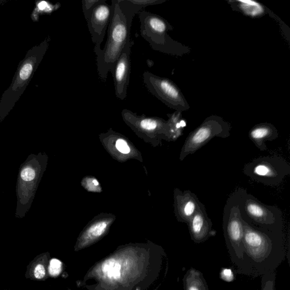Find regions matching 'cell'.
<instances>
[{"label": "cell", "instance_id": "1", "mask_svg": "<svg viewBox=\"0 0 290 290\" xmlns=\"http://www.w3.org/2000/svg\"><path fill=\"white\" fill-rule=\"evenodd\" d=\"M242 221L244 254L240 275L255 278L276 271L287 255L285 233L256 229Z\"/></svg>", "mask_w": 290, "mask_h": 290}, {"label": "cell", "instance_id": "2", "mask_svg": "<svg viewBox=\"0 0 290 290\" xmlns=\"http://www.w3.org/2000/svg\"><path fill=\"white\" fill-rule=\"evenodd\" d=\"M111 6L112 15L105 47L94 49L97 55L99 76L103 81H106L108 74L113 70L124 49L132 41L133 20L136 14L143 10L130 0H113Z\"/></svg>", "mask_w": 290, "mask_h": 290}, {"label": "cell", "instance_id": "3", "mask_svg": "<svg viewBox=\"0 0 290 290\" xmlns=\"http://www.w3.org/2000/svg\"><path fill=\"white\" fill-rule=\"evenodd\" d=\"M243 220L256 229L284 233L282 211L275 206L263 204L247 190L239 188L233 193Z\"/></svg>", "mask_w": 290, "mask_h": 290}, {"label": "cell", "instance_id": "4", "mask_svg": "<svg viewBox=\"0 0 290 290\" xmlns=\"http://www.w3.org/2000/svg\"><path fill=\"white\" fill-rule=\"evenodd\" d=\"M47 38L29 50L20 62L9 89L3 93L0 102V122H2L14 107L32 80L49 46Z\"/></svg>", "mask_w": 290, "mask_h": 290}, {"label": "cell", "instance_id": "5", "mask_svg": "<svg viewBox=\"0 0 290 290\" xmlns=\"http://www.w3.org/2000/svg\"><path fill=\"white\" fill-rule=\"evenodd\" d=\"M47 162V155L40 152L29 155L20 165L16 185V218H24L31 208Z\"/></svg>", "mask_w": 290, "mask_h": 290}, {"label": "cell", "instance_id": "6", "mask_svg": "<svg viewBox=\"0 0 290 290\" xmlns=\"http://www.w3.org/2000/svg\"><path fill=\"white\" fill-rule=\"evenodd\" d=\"M139 16L141 35L154 50L177 56L183 55L190 51L188 47L169 36L168 32L173 28L162 16L145 10L140 11Z\"/></svg>", "mask_w": 290, "mask_h": 290}, {"label": "cell", "instance_id": "7", "mask_svg": "<svg viewBox=\"0 0 290 290\" xmlns=\"http://www.w3.org/2000/svg\"><path fill=\"white\" fill-rule=\"evenodd\" d=\"M222 227L231 262L240 275L244 254V228L239 207L233 194L228 198L223 210Z\"/></svg>", "mask_w": 290, "mask_h": 290}, {"label": "cell", "instance_id": "8", "mask_svg": "<svg viewBox=\"0 0 290 290\" xmlns=\"http://www.w3.org/2000/svg\"><path fill=\"white\" fill-rule=\"evenodd\" d=\"M244 175L258 183L276 186L290 174V165L283 157L269 155L253 160L244 166Z\"/></svg>", "mask_w": 290, "mask_h": 290}, {"label": "cell", "instance_id": "9", "mask_svg": "<svg viewBox=\"0 0 290 290\" xmlns=\"http://www.w3.org/2000/svg\"><path fill=\"white\" fill-rule=\"evenodd\" d=\"M231 130V124L219 116L211 115L207 118L186 138L181 148L180 160L183 161L186 157L194 154L214 138H229Z\"/></svg>", "mask_w": 290, "mask_h": 290}, {"label": "cell", "instance_id": "10", "mask_svg": "<svg viewBox=\"0 0 290 290\" xmlns=\"http://www.w3.org/2000/svg\"><path fill=\"white\" fill-rule=\"evenodd\" d=\"M143 80L148 92L165 105L181 113L190 109V106L181 90L171 80L156 76L149 72H145Z\"/></svg>", "mask_w": 290, "mask_h": 290}, {"label": "cell", "instance_id": "11", "mask_svg": "<svg viewBox=\"0 0 290 290\" xmlns=\"http://www.w3.org/2000/svg\"><path fill=\"white\" fill-rule=\"evenodd\" d=\"M111 15V6L105 0H101L86 19L93 42L95 44L94 49L101 48V44L109 27Z\"/></svg>", "mask_w": 290, "mask_h": 290}, {"label": "cell", "instance_id": "12", "mask_svg": "<svg viewBox=\"0 0 290 290\" xmlns=\"http://www.w3.org/2000/svg\"><path fill=\"white\" fill-rule=\"evenodd\" d=\"M134 44L132 40L126 45L111 72L114 77L116 97L120 100L127 97L131 70V48Z\"/></svg>", "mask_w": 290, "mask_h": 290}, {"label": "cell", "instance_id": "13", "mask_svg": "<svg viewBox=\"0 0 290 290\" xmlns=\"http://www.w3.org/2000/svg\"><path fill=\"white\" fill-rule=\"evenodd\" d=\"M187 225L190 238L194 243L205 242L216 235V231L213 229V223L208 217L205 206L202 203Z\"/></svg>", "mask_w": 290, "mask_h": 290}, {"label": "cell", "instance_id": "14", "mask_svg": "<svg viewBox=\"0 0 290 290\" xmlns=\"http://www.w3.org/2000/svg\"><path fill=\"white\" fill-rule=\"evenodd\" d=\"M175 206L177 221L188 224L202 203L195 193L176 189L175 192Z\"/></svg>", "mask_w": 290, "mask_h": 290}, {"label": "cell", "instance_id": "15", "mask_svg": "<svg viewBox=\"0 0 290 290\" xmlns=\"http://www.w3.org/2000/svg\"><path fill=\"white\" fill-rule=\"evenodd\" d=\"M250 139L260 151L268 150L267 142H272L279 138V132L272 124L263 123L253 127L248 134Z\"/></svg>", "mask_w": 290, "mask_h": 290}, {"label": "cell", "instance_id": "16", "mask_svg": "<svg viewBox=\"0 0 290 290\" xmlns=\"http://www.w3.org/2000/svg\"><path fill=\"white\" fill-rule=\"evenodd\" d=\"M232 9L253 18L262 17L268 10L263 4L253 0H229Z\"/></svg>", "mask_w": 290, "mask_h": 290}, {"label": "cell", "instance_id": "17", "mask_svg": "<svg viewBox=\"0 0 290 290\" xmlns=\"http://www.w3.org/2000/svg\"><path fill=\"white\" fill-rule=\"evenodd\" d=\"M183 281L184 290H209L204 275L193 268L186 271Z\"/></svg>", "mask_w": 290, "mask_h": 290}, {"label": "cell", "instance_id": "18", "mask_svg": "<svg viewBox=\"0 0 290 290\" xmlns=\"http://www.w3.org/2000/svg\"><path fill=\"white\" fill-rule=\"evenodd\" d=\"M169 119L168 123V131L173 139H177L183 134L186 127V122L182 118V113L175 111L172 114L168 115Z\"/></svg>", "mask_w": 290, "mask_h": 290}, {"label": "cell", "instance_id": "19", "mask_svg": "<svg viewBox=\"0 0 290 290\" xmlns=\"http://www.w3.org/2000/svg\"><path fill=\"white\" fill-rule=\"evenodd\" d=\"M121 265L114 259L107 261L102 266V271L110 279H119L121 277Z\"/></svg>", "mask_w": 290, "mask_h": 290}, {"label": "cell", "instance_id": "20", "mask_svg": "<svg viewBox=\"0 0 290 290\" xmlns=\"http://www.w3.org/2000/svg\"><path fill=\"white\" fill-rule=\"evenodd\" d=\"M276 278V271L262 276V290H275Z\"/></svg>", "mask_w": 290, "mask_h": 290}, {"label": "cell", "instance_id": "21", "mask_svg": "<svg viewBox=\"0 0 290 290\" xmlns=\"http://www.w3.org/2000/svg\"><path fill=\"white\" fill-rule=\"evenodd\" d=\"M101 1V0H83L82 2V10L83 12H84L85 19L88 18L91 12Z\"/></svg>", "mask_w": 290, "mask_h": 290}, {"label": "cell", "instance_id": "22", "mask_svg": "<svg viewBox=\"0 0 290 290\" xmlns=\"http://www.w3.org/2000/svg\"><path fill=\"white\" fill-rule=\"evenodd\" d=\"M130 1L143 9L148 6L159 5L166 1V0H130Z\"/></svg>", "mask_w": 290, "mask_h": 290}, {"label": "cell", "instance_id": "23", "mask_svg": "<svg viewBox=\"0 0 290 290\" xmlns=\"http://www.w3.org/2000/svg\"><path fill=\"white\" fill-rule=\"evenodd\" d=\"M106 227V223H99L91 227L89 232L91 235L93 236V237H99V236H101L103 233H104Z\"/></svg>", "mask_w": 290, "mask_h": 290}, {"label": "cell", "instance_id": "24", "mask_svg": "<svg viewBox=\"0 0 290 290\" xmlns=\"http://www.w3.org/2000/svg\"><path fill=\"white\" fill-rule=\"evenodd\" d=\"M61 263L59 260L52 259L49 265V271L51 275L57 276L59 275L61 271Z\"/></svg>", "mask_w": 290, "mask_h": 290}, {"label": "cell", "instance_id": "25", "mask_svg": "<svg viewBox=\"0 0 290 290\" xmlns=\"http://www.w3.org/2000/svg\"><path fill=\"white\" fill-rule=\"evenodd\" d=\"M220 278L222 280L227 282V283L233 282L235 279L233 271L231 269L226 268L222 269L220 272Z\"/></svg>", "mask_w": 290, "mask_h": 290}, {"label": "cell", "instance_id": "26", "mask_svg": "<svg viewBox=\"0 0 290 290\" xmlns=\"http://www.w3.org/2000/svg\"><path fill=\"white\" fill-rule=\"evenodd\" d=\"M116 147L118 150L123 153V154H128L131 151V149L125 141L122 139H119L116 143Z\"/></svg>", "mask_w": 290, "mask_h": 290}, {"label": "cell", "instance_id": "27", "mask_svg": "<svg viewBox=\"0 0 290 290\" xmlns=\"http://www.w3.org/2000/svg\"><path fill=\"white\" fill-rule=\"evenodd\" d=\"M45 275V271L43 265H37L34 269V276L37 279H42Z\"/></svg>", "mask_w": 290, "mask_h": 290}, {"label": "cell", "instance_id": "28", "mask_svg": "<svg viewBox=\"0 0 290 290\" xmlns=\"http://www.w3.org/2000/svg\"><path fill=\"white\" fill-rule=\"evenodd\" d=\"M93 183L95 185H96V186L99 185V183L97 180H94Z\"/></svg>", "mask_w": 290, "mask_h": 290}]
</instances>
